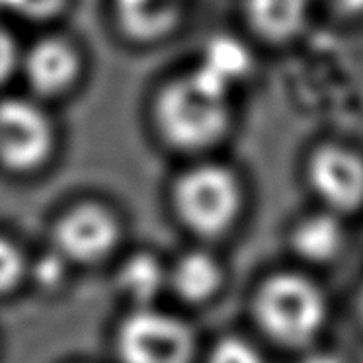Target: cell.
I'll return each mask as SVG.
<instances>
[{"mask_svg":"<svg viewBox=\"0 0 363 363\" xmlns=\"http://www.w3.org/2000/svg\"><path fill=\"white\" fill-rule=\"evenodd\" d=\"M230 86L196 65L158 88L152 113L160 135L176 149L203 150L221 141L230 123Z\"/></svg>","mask_w":363,"mask_h":363,"instance_id":"obj_1","label":"cell"},{"mask_svg":"<svg viewBox=\"0 0 363 363\" xmlns=\"http://www.w3.org/2000/svg\"><path fill=\"white\" fill-rule=\"evenodd\" d=\"M172 206L194 235L213 238L233 227L242 206L237 176L219 164H199L182 174L172 190Z\"/></svg>","mask_w":363,"mask_h":363,"instance_id":"obj_2","label":"cell"},{"mask_svg":"<svg viewBox=\"0 0 363 363\" xmlns=\"http://www.w3.org/2000/svg\"><path fill=\"white\" fill-rule=\"evenodd\" d=\"M256 316L272 338L301 346L320 330L326 316L323 293L301 276L269 277L256 295Z\"/></svg>","mask_w":363,"mask_h":363,"instance_id":"obj_3","label":"cell"},{"mask_svg":"<svg viewBox=\"0 0 363 363\" xmlns=\"http://www.w3.org/2000/svg\"><path fill=\"white\" fill-rule=\"evenodd\" d=\"M196 347L190 324L158 307L133 308L116 332V354L121 363H191Z\"/></svg>","mask_w":363,"mask_h":363,"instance_id":"obj_4","label":"cell"},{"mask_svg":"<svg viewBox=\"0 0 363 363\" xmlns=\"http://www.w3.org/2000/svg\"><path fill=\"white\" fill-rule=\"evenodd\" d=\"M57 143L55 125L45 108L30 98L0 100V166L28 174L48 164Z\"/></svg>","mask_w":363,"mask_h":363,"instance_id":"obj_5","label":"cell"},{"mask_svg":"<svg viewBox=\"0 0 363 363\" xmlns=\"http://www.w3.org/2000/svg\"><path fill=\"white\" fill-rule=\"evenodd\" d=\"M84 49L69 33L49 30L22 49L20 74L33 96L43 100L72 92L84 77Z\"/></svg>","mask_w":363,"mask_h":363,"instance_id":"obj_6","label":"cell"},{"mask_svg":"<svg viewBox=\"0 0 363 363\" xmlns=\"http://www.w3.org/2000/svg\"><path fill=\"white\" fill-rule=\"evenodd\" d=\"M121 237L118 213L98 201H82L57 219L51 248L71 266H92L116 252Z\"/></svg>","mask_w":363,"mask_h":363,"instance_id":"obj_7","label":"cell"},{"mask_svg":"<svg viewBox=\"0 0 363 363\" xmlns=\"http://www.w3.org/2000/svg\"><path fill=\"white\" fill-rule=\"evenodd\" d=\"M104 14L125 45L157 48L184 30L190 0H104Z\"/></svg>","mask_w":363,"mask_h":363,"instance_id":"obj_8","label":"cell"},{"mask_svg":"<svg viewBox=\"0 0 363 363\" xmlns=\"http://www.w3.org/2000/svg\"><path fill=\"white\" fill-rule=\"evenodd\" d=\"M316 9V0H238L245 30L266 45H287L301 38Z\"/></svg>","mask_w":363,"mask_h":363,"instance_id":"obj_9","label":"cell"},{"mask_svg":"<svg viewBox=\"0 0 363 363\" xmlns=\"http://www.w3.org/2000/svg\"><path fill=\"white\" fill-rule=\"evenodd\" d=\"M308 178L316 194L338 211H352L363 203V162L350 150H318L311 158Z\"/></svg>","mask_w":363,"mask_h":363,"instance_id":"obj_10","label":"cell"},{"mask_svg":"<svg viewBox=\"0 0 363 363\" xmlns=\"http://www.w3.org/2000/svg\"><path fill=\"white\" fill-rule=\"evenodd\" d=\"M113 281L133 308L157 307V301L168 291V264L155 254L135 252L119 264Z\"/></svg>","mask_w":363,"mask_h":363,"instance_id":"obj_11","label":"cell"},{"mask_svg":"<svg viewBox=\"0 0 363 363\" xmlns=\"http://www.w3.org/2000/svg\"><path fill=\"white\" fill-rule=\"evenodd\" d=\"M223 269L213 256L203 250H190L168 266V291L190 305L213 299L221 289Z\"/></svg>","mask_w":363,"mask_h":363,"instance_id":"obj_12","label":"cell"},{"mask_svg":"<svg viewBox=\"0 0 363 363\" xmlns=\"http://www.w3.org/2000/svg\"><path fill=\"white\" fill-rule=\"evenodd\" d=\"M198 65H201L209 72H213L217 79H221L233 88L237 80L245 79L250 72L252 57H250L246 43L233 35L219 33L207 41Z\"/></svg>","mask_w":363,"mask_h":363,"instance_id":"obj_13","label":"cell"},{"mask_svg":"<svg viewBox=\"0 0 363 363\" xmlns=\"http://www.w3.org/2000/svg\"><path fill=\"white\" fill-rule=\"evenodd\" d=\"M342 229L328 215L308 217L293 233V248L311 262H328L342 248Z\"/></svg>","mask_w":363,"mask_h":363,"instance_id":"obj_14","label":"cell"},{"mask_svg":"<svg viewBox=\"0 0 363 363\" xmlns=\"http://www.w3.org/2000/svg\"><path fill=\"white\" fill-rule=\"evenodd\" d=\"M74 0H0V12L38 26H55L72 9Z\"/></svg>","mask_w":363,"mask_h":363,"instance_id":"obj_15","label":"cell"},{"mask_svg":"<svg viewBox=\"0 0 363 363\" xmlns=\"http://www.w3.org/2000/svg\"><path fill=\"white\" fill-rule=\"evenodd\" d=\"M69 268H71V264L65 260L57 250L49 248L48 252L38 256L35 260H30L28 279L40 291L59 293L69 279Z\"/></svg>","mask_w":363,"mask_h":363,"instance_id":"obj_16","label":"cell"},{"mask_svg":"<svg viewBox=\"0 0 363 363\" xmlns=\"http://www.w3.org/2000/svg\"><path fill=\"white\" fill-rule=\"evenodd\" d=\"M28 264L30 260L24 250L14 240L0 235V297L18 289L28 279Z\"/></svg>","mask_w":363,"mask_h":363,"instance_id":"obj_17","label":"cell"},{"mask_svg":"<svg viewBox=\"0 0 363 363\" xmlns=\"http://www.w3.org/2000/svg\"><path fill=\"white\" fill-rule=\"evenodd\" d=\"M207 363H264L258 350L238 336L219 340L211 350Z\"/></svg>","mask_w":363,"mask_h":363,"instance_id":"obj_18","label":"cell"},{"mask_svg":"<svg viewBox=\"0 0 363 363\" xmlns=\"http://www.w3.org/2000/svg\"><path fill=\"white\" fill-rule=\"evenodd\" d=\"M22 48L18 45L14 32L4 22H0V88L20 74Z\"/></svg>","mask_w":363,"mask_h":363,"instance_id":"obj_19","label":"cell"},{"mask_svg":"<svg viewBox=\"0 0 363 363\" xmlns=\"http://www.w3.org/2000/svg\"><path fill=\"white\" fill-rule=\"evenodd\" d=\"M316 6H324L332 16L340 20H362L363 0H316Z\"/></svg>","mask_w":363,"mask_h":363,"instance_id":"obj_20","label":"cell"},{"mask_svg":"<svg viewBox=\"0 0 363 363\" xmlns=\"http://www.w3.org/2000/svg\"><path fill=\"white\" fill-rule=\"evenodd\" d=\"M303 363H342L338 357H334V355H328V354H316V355H311L308 359H305Z\"/></svg>","mask_w":363,"mask_h":363,"instance_id":"obj_21","label":"cell"},{"mask_svg":"<svg viewBox=\"0 0 363 363\" xmlns=\"http://www.w3.org/2000/svg\"><path fill=\"white\" fill-rule=\"evenodd\" d=\"M359 311H362V316H363V291H362V297H359Z\"/></svg>","mask_w":363,"mask_h":363,"instance_id":"obj_22","label":"cell"}]
</instances>
